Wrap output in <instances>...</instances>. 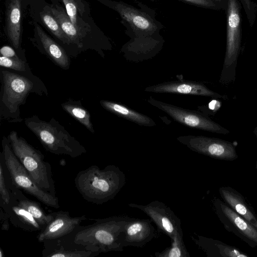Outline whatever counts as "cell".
<instances>
[{
	"instance_id": "1",
	"label": "cell",
	"mask_w": 257,
	"mask_h": 257,
	"mask_svg": "<svg viewBox=\"0 0 257 257\" xmlns=\"http://www.w3.org/2000/svg\"><path fill=\"white\" fill-rule=\"evenodd\" d=\"M0 116L10 122L22 120L20 106L24 104L32 93L48 95L47 89L30 68L24 72L1 70Z\"/></svg>"
},
{
	"instance_id": "2",
	"label": "cell",
	"mask_w": 257,
	"mask_h": 257,
	"mask_svg": "<svg viewBox=\"0 0 257 257\" xmlns=\"http://www.w3.org/2000/svg\"><path fill=\"white\" fill-rule=\"evenodd\" d=\"M126 182L125 176L114 165L101 169L92 165L76 175L74 183L77 190L86 201L101 205L112 199Z\"/></svg>"
},
{
	"instance_id": "3",
	"label": "cell",
	"mask_w": 257,
	"mask_h": 257,
	"mask_svg": "<svg viewBox=\"0 0 257 257\" xmlns=\"http://www.w3.org/2000/svg\"><path fill=\"white\" fill-rule=\"evenodd\" d=\"M129 217L113 216L94 219L87 226H80L73 234L64 238L69 242L85 247L98 254L111 251H122L119 237Z\"/></svg>"
},
{
	"instance_id": "4",
	"label": "cell",
	"mask_w": 257,
	"mask_h": 257,
	"mask_svg": "<svg viewBox=\"0 0 257 257\" xmlns=\"http://www.w3.org/2000/svg\"><path fill=\"white\" fill-rule=\"evenodd\" d=\"M24 122L43 147L52 154L74 158L87 152L85 147L54 118L46 121L40 119L37 115H33L26 118Z\"/></svg>"
},
{
	"instance_id": "5",
	"label": "cell",
	"mask_w": 257,
	"mask_h": 257,
	"mask_svg": "<svg viewBox=\"0 0 257 257\" xmlns=\"http://www.w3.org/2000/svg\"><path fill=\"white\" fill-rule=\"evenodd\" d=\"M8 138L14 154L34 181L46 192L56 196L51 167L41 152L19 137L16 131L11 132Z\"/></svg>"
},
{
	"instance_id": "6",
	"label": "cell",
	"mask_w": 257,
	"mask_h": 257,
	"mask_svg": "<svg viewBox=\"0 0 257 257\" xmlns=\"http://www.w3.org/2000/svg\"><path fill=\"white\" fill-rule=\"evenodd\" d=\"M241 4L239 0H227L226 16V49L219 82L227 85L235 79L236 68L241 49Z\"/></svg>"
},
{
	"instance_id": "7",
	"label": "cell",
	"mask_w": 257,
	"mask_h": 257,
	"mask_svg": "<svg viewBox=\"0 0 257 257\" xmlns=\"http://www.w3.org/2000/svg\"><path fill=\"white\" fill-rule=\"evenodd\" d=\"M1 156L12 180L18 189L34 197L44 205L54 208L60 207L56 196L46 192L34 181L29 174L14 154L8 137H4L2 141Z\"/></svg>"
},
{
	"instance_id": "8",
	"label": "cell",
	"mask_w": 257,
	"mask_h": 257,
	"mask_svg": "<svg viewBox=\"0 0 257 257\" xmlns=\"http://www.w3.org/2000/svg\"><path fill=\"white\" fill-rule=\"evenodd\" d=\"M117 12L138 37L158 36L163 26L148 13L120 1L97 0Z\"/></svg>"
},
{
	"instance_id": "9",
	"label": "cell",
	"mask_w": 257,
	"mask_h": 257,
	"mask_svg": "<svg viewBox=\"0 0 257 257\" xmlns=\"http://www.w3.org/2000/svg\"><path fill=\"white\" fill-rule=\"evenodd\" d=\"M147 102L166 112L174 120L185 126L202 131L226 135L229 131L198 111L180 107L150 96Z\"/></svg>"
},
{
	"instance_id": "10",
	"label": "cell",
	"mask_w": 257,
	"mask_h": 257,
	"mask_svg": "<svg viewBox=\"0 0 257 257\" xmlns=\"http://www.w3.org/2000/svg\"><path fill=\"white\" fill-rule=\"evenodd\" d=\"M177 140L191 150L213 159L234 161L238 158L234 144L225 140L194 135L180 136Z\"/></svg>"
},
{
	"instance_id": "11",
	"label": "cell",
	"mask_w": 257,
	"mask_h": 257,
	"mask_svg": "<svg viewBox=\"0 0 257 257\" xmlns=\"http://www.w3.org/2000/svg\"><path fill=\"white\" fill-rule=\"evenodd\" d=\"M212 204L215 214L227 231L235 234L250 247H257L255 227L219 199L214 198Z\"/></svg>"
},
{
	"instance_id": "12",
	"label": "cell",
	"mask_w": 257,
	"mask_h": 257,
	"mask_svg": "<svg viewBox=\"0 0 257 257\" xmlns=\"http://www.w3.org/2000/svg\"><path fill=\"white\" fill-rule=\"evenodd\" d=\"M128 205L146 214L158 229L169 236L171 240L176 236L183 237L180 219L165 203L155 200L146 205L131 203Z\"/></svg>"
},
{
	"instance_id": "13",
	"label": "cell",
	"mask_w": 257,
	"mask_h": 257,
	"mask_svg": "<svg viewBox=\"0 0 257 257\" xmlns=\"http://www.w3.org/2000/svg\"><path fill=\"white\" fill-rule=\"evenodd\" d=\"M52 220L44 226L37 236L40 242L61 239L74 233L81 223L88 218L86 215L72 217L67 211L52 212Z\"/></svg>"
},
{
	"instance_id": "14",
	"label": "cell",
	"mask_w": 257,
	"mask_h": 257,
	"mask_svg": "<svg viewBox=\"0 0 257 257\" xmlns=\"http://www.w3.org/2000/svg\"><path fill=\"white\" fill-rule=\"evenodd\" d=\"M151 219L129 217L119 237L122 247H142L155 237Z\"/></svg>"
},
{
	"instance_id": "15",
	"label": "cell",
	"mask_w": 257,
	"mask_h": 257,
	"mask_svg": "<svg viewBox=\"0 0 257 257\" xmlns=\"http://www.w3.org/2000/svg\"><path fill=\"white\" fill-rule=\"evenodd\" d=\"M145 91L154 93H173L225 99L226 96L209 89L203 83L189 80L164 82L146 87Z\"/></svg>"
},
{
	"instance_id": "16",
	"label": "cell",
	"mask_w": 257,
	"mask_h": 257,
	"mask_svg": "<svg viewBox=\"0 0 257 257\" xmlns=\"http://www.w3.org/2000/svg\"><path fill=\"white\" fill-rule=\"evenodd\" d=\"M219 193L223 202L257 228V215L242 194L230 186L220 187Z\"/></svg>"
},
{
	"instance_id": "17",
	"label": "cell",
	"mask_w": 257,
	"mask_h": 257,
	"mask_svg": "<svg viewBox=\"0 0 257 257\" xmlns=\"http://www.w3.org/2000/svg\"><path fill=\"white\" fill-rule=\"evenodd\" d=\"M42 250L43 257H92L98 253L88 250L85 247L69 242L64 240L56 239L44 242Z\"/></svg>"
},
{
	"instance_id": "18",
	"label": "cell",
	"mask_w": 257,
	"mask_h": 257,
	"mask_svg": "<svg viewBox=\"0 0 257 257\" xmlns=\"http://www.w3.org/2000/svg\"><path fill=\"white\" fill-rule=\"evenodd\" d=\"M11 195V201L6 205L1 202L0 205L8 214L10 221L16 227L30 231H40L42 226L32 215L25 208L20 206L15 198Z\"/></svg>"
},
{
	"instance_id": "19",
	"label": "cell",
	"mask_w": 257,
	"mask_h": 257,
	"mask_svg": "<svg viewBox=\"0 0 257 257\" xmlns=\"http://www.w3.org/2000/svg\"><path fill=\"white\" fill-rule=\"evenodd\" d=\"M193 242L203 250L208 257H248V255L239 248L221 241L198 235L191 236Z\"/></svg>"
},
{
	"instance_id": "20",
	"label": "cell",
	"mask_w": 257,
	"mask_h": 257,
	"mask_svg": "<svg viewBox=\"0 0 257 257\" xmlns=\"http://www.w3.org/2000/svg\"><path fill=\"white\" fill-rule=\"evenodd\" d=\"M100 103L107 111L140 125L145 126L156 125L155 122L152 118L120 103L102 100L100 101Z\"/></svg>"
},
{
	"instance_id": "21",
	"label": "cell",
	"mask_w": 257,
	"mask_h": 257,
	"mask_svg": "<svg viewBox=\"0 0 257 257\" xmlns=\"http://www.w3.org/2000/svg\"><path fill=\"white\" fill-rule=\"evenodd\" d=\"M8 187L10 194L15 198L18 204L30 212L42 228L52 220V213L46 214L38 202L27 198L13 183Z\"/></svg>"
},
{
	"instance_id": "22",
	"label": "cell",
	"mask_w": 257,
	"mask_h": 257,
	"mask_svg": "<svg viewBox=\"0 0 257 257\" xmlns=\"http://www.w3.org/2000/svg\"><path fill=\"white\" fill-rule=\"evenodd\" d=\"M21 0H9L6 13L8 37L13 46L18 49L21 38Z\"/></svg>"
},
{
	"instance_id": "23",
	"label": "cell",
	"mask_w": 257,
	"mask_h": 257,
	"mask_svg": "<svg viewBox=\"0 0 257 257\" xmlns=\"http://www.w3.org/2000/svg\"><path fill=\"white\" fill-rule=\"evenodd\" d=\"M36 29L45 53L57 65L67 69L70 66V60L65 51L49 37L40 26H37Z\"/></svg>"
},
{
	"instance_id": "24",
	"label": "cell",
	"mask_w": 257,
	"mask_h": 257,
	"mask_svg": "<svg viewBox=\"0 0 257 257\" xmlns=\"http://www.w3.org/2000/svg\"><path fill=\"white\" fill-rule=\"evenodd\" d=\"M50 11L63 31L69 39L71 43L76 44L78 47H81V33L72 24L67 13L62 7L58 6L51 7Z\"/></svg>"
},
{
	"instance_id": "25",
	"label": "cell",
	"mask_w": 257,
	"mask_h": 257,
	"mask_svg": "<svg viewBox=\"0 0 257 257\" xmlns=\"http://www.w3.org/2000/svg\"><path fill=\"white\" fill-rule=\"evenodd\" d=\"M61 106L65 111L82 124L90 132H94L90 113L80 102L69 101L62 103Z\"/></svg>"
},
{
	"instance_id": "26",
	"label": "cell",
	"mask_w": 257,
	"mask_h": 257,
	"mask_svg": "<svg viewBox=\"0 0 257 257\" xmlns=\"http://www.w3.org/2000/svg\"><path fill=\"white\" fill-rule=\"evenodd\" d=\"M170 246L161 252H156V257H190L189 252L185 245L183 237L176 236L171 239Z\"/></svg>"
},
{
	"instance_id": "27",
	"label": "cell",
	"mask_w": 257,
	"mask_h": 257,
	"mask_svg": "<svg viewBox=\"0 0 257 257\" xmlns=\"http://www.w3.org/2000/svg\"><path fill=\"white\" fill-rule=\"evenodd\" d=\"M51 14L46 12L41 13V17L44 25L53 35L63 43H71L69 39L63 31L57 20Z\"/></svg>"
},
{
	"instance_id": "28",
	"label": "cell",
	"mask_w": 257,
	"mask_h": 257,
	"mask_svg": "<svg viewBox=\"0 0 257 257\" xmlns=\"http://www.w3.org/2000/svg\"><path fill=\"white\" fill-rule=\"evenodd\" d=\"M0 65L20 72L26 71L30 68L29 64L19 57L8 58L2 55L0 56Z\"/></svg>"
},
{
	"instance_id": "29",
	"label": "cell",
	"mask_w": 257,
	"mask_h": 257,
	"mask_svg": "<svg viewBox=\"0 0 257 257\" xmlns=\"http://www.w3.org/2000/svg\"><path fill=\"white\" fill-rule=\"evenodd\" d=\"M245 12L250 27L255 22L257 14V5L253 0H239Z\"/></svg>"
},
{
	"instance_id": "30",
	"label": "cell",
	"mask_w": 257,
	"mask_h": 257,
	"mask_svg": "<svg viewBox=\"0 0 257 257\" xmlns=\"http://www.w3.org/2000/svg\"><path fill=\"white\" fill-rule=\"evenodd\" d=\"M0 195L1 202L6 205L9 204L11 201V195L6 183L4 169L2 162L0 163Z\"/></svg>"
},
{
	"instance_id": "31",
	"label": "cell",
	"mask_w": 257,
	"mask_h": 257,
	"mask_svg": "<svg viewBox=\"0 0 257 257\" xmlns=\"http://www.w3.org/2000/svg\"><path fill=\"white\" fill-rule=\"evenodd\" d=\"M189 5L213 10H224L222 6L213 0H179Z\"/></svg>"
},
{
	"instance_id": "32",
	"label": "cell",
	"mask_w": 257,
	"mask_h": 257,
	"mask_svg": "<svg viewBox=\"0 0 257 257\" xmlns=\"http://www.w3.org/2000/svg\"><path fill=\"white\" fill-rule=\"evenodd\" d=\"M63 2L66 12L69 17L72 24L79 31L80 28L78 24L77 15V5L75 0H62Z\"/></svg>"
},
{
	"instance_id": "33",
	"label": "cell",
	"mask_w": 257,
	"mask_h": 257,
	"mask_svg": "<svg viewBox=\"0 0 257 257\" xmlns=\"http://www.w3.org/2000/svg\"><path fill=\"white\" fill-rule=\"evenodd\" d=\"M0 221L2 230H8L10 228L9 217L8 213L1 207Z\"/></svg>"
},
{
	"instance_id": "34",
	"label": "cell",
	"mask_w": 257,
	"mask_h": 257,
	"mask_svg": "<svg viewBox=\"0 0 257 257\" xmlns=\"http://www.w3.org/2000/svg\"><path fill=\"white\" fill-rule=\"evenodd\" d=\"M2 56L8 58H15L18 57L15 50L10 46H4L0 50Z\"/></svg>"
},
{
	"instance_id": "35",
	"label": "cell",
	"mask_w": 257,
	"mask_h": 257,
	"mask_svg": "<svg viewBox=\"0 0 257 257\" xmlns=\"http://www.w3.org/2000/svg\"><path fill=\"white\" fill-rule=\"evenodd\" d=\"M213 1L220 4L223 8L224 10H225L226 5H227V0H213Z\"/></svg>"
},
{
	"instance_id": "36",
	"label": "cell",
	"mask_w": 257,
	"mask_h": 257,
	"mask_svg": "<svg viewBox=\"0 0 257 257\" xmlns=\"http://www.w3.org/2000/svg\"><path fill=\"white\" fill-rule=\"evenodd\" d=\"M4 256V251L2 248H0V257H3Z\"/></svg>"
},
{
	"instance_id": "37",
	"label": "cell",
	"mask_w": 257,
	"mask_h": 257,
	"mask_svg": "<svg viewBox=\"0 0 257 257\" xmlns=\"http://www.w3.org/2000/svg\"><path fill=\"white\" fill-rule=\"evenodd\" d=\"M253 132L257 138V126L255 127Z\"/></svg>"
},
{
	"instance_id": "38",
	"label": "cell",
	"mask_w": 257,
	"mask_h": 257,
	"mask_svg": "<svg viewBox=\"0 0 257 257\" xmlns=\"http://www.w3.org/2000/svg\"><path fill=\"white\" fill-rule=\"evenodd\" d=\"M255 169H257V160L256 161V164H255Z\"/></svg>"
}]
</instances>
